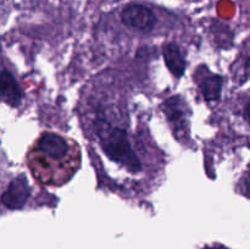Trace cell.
Masks as SVG:
<instances>
[{
    "instance_id": "1",
    "label": "cell",
    "mask_w": 250,
    "mask_h": 249,
    "mask_svg": "<svg viewBox=\"0 0 250 249\" xmlns=\"http://www.w3.org/2000/svg\"><path fill=\"white\" fill-rule=\"evenodd\" d=\"M77 142L56 132H43L27 154L34 180L44 186L60 187L72 180L81 166Z\"/></svg>"
},
{
    "instance_id": "2",
    "label": "cell",
    "mask_w": 250,
    "mask_h": 249,
    "mask_svg": "<svg viewBox=\"0 0 250 249\" xmlns=\"http://www.w3.org/2000/svg\"><path fill=\"white\" fill-rule=\"evenodd\" d=\"M97 133L103 150L111 160L122 164L131 172H138L142 170L141 161L134 154L127 133L124 129L100 121L97 124Z\"/></svg>"
},
{
    "instance_id": "3",
    "label": "cell",
    "mask_w": 250,
    "mask_h": 249,
    "mask_svg": "<svg viewBox=\"0 0 250 249\" xmlns=\"http://www.w3.org/2000/svg\"><path fill=\"white\" fill-rule=\"evenodd\" d=\"M121 21L132 29L149 33L156 24V17L148 6L142 4H129L122 10Z\"/></svg>"
},
{
    "instance_id": "4",
    "label": "cell",
    "mask_w": 250,
    "mask_h": 249,
    "mask_svg": "<svg viewBox=\"0 0 250 249\" xmlns=\"http://www.w3.org/2000/svg\"><path fill=\"white\" fill-rule=\"evenodd\" d=\"M23 175L17 176L10 182L9 187L1 195V202L9 209H20L29 197V187Z\"/></svg>"
},
{
    "instance_id": "5",
    "label": "cell",
    "mask_w": 250,
    "mask_h": 249,
    "mask_svg": "<svg viewBox=\"0 0 250 249\" xmlns=\"http://www.w3.org/2000/svg\"><path fill=\"white\" fill-rule=\"evenodd\" d=\"M0 98L10 106H19L22 100L21 88L11 72L7 70L0 71Z\"/></svg>"
},
{
    "instance_id": "6",
    "label": "cell",
    "mask_w": 250,
    "mask_h": 249,
    "mask_svg": "<svg viewBox=\"0 0 250 249\" xmlns=\"http://www.w3.org/2000/svg\"><path fill=\"white\" fill-rule=\"evenodd\" d=\"M164 59L173 76L181 77L186 70V60L176 43H167L164 46Z\"/></svg>"
},
{
    "instance_id": "7",
    "label": "cell",
    "mask_w": 250,
    "mask_h": 249,
    "mask_svg": "<svg viewBox=\"0 0 250 249\" xmlns=\"http://www.w3.org/2000/svg\"><path fill=\"white\" fill-rule=\"evenodd\" d=\"M163 110L165 111L168 121L175 127V131L183 129V127L187 124V122H186V114L183 111L182 100L178 97H172L167 102H165Z\"/></svg>"
},
{
    "instance_id": "8",
    "label": "cell",
    "mask_w": 250,
    "mask_h": 249,
    "mask_svg": "<svg viewBox=\"0 0 250 249\" xmlns=\"http://www.w3.org/2000/svg\"><path fill=\"white\" fill-rule=\"evenodd\" d=\"M222 82H224V80L219 75H210L208 77H205L199 84L200 90L203 93V97L208 102L219 99L222 90Z\"/></svg>"
},
{
    "instance_id": "9",
    "label": "cell",
    "mask_w": 250,
    "mask_h": 249,
    "mask_svg": "<svg viewBox=\"0 0 250 249\" xmlns=\"http://www.w3.org/2000/svg\"><path fill=\"white\" fill-rule=\"evenodd\" d=\"M244 119L250 124V102L247 104L246 109H244Z\"/></svg>"
},
{
    "instance_id": "10",
    "label": "cell",
    "mask_w": 250,
    "mask_h": 249,
    "mask_svg": "<svg viewBox=\"0 0 250 249\" xmlns=\"http://www.w3.org/2000/svg\"><path fill=\"white\" fill-rule=\"evenodd\" d=\"M244 190H246V194L250 195V175L247 177L246 182H244Z\"/></svg>"
},
{
    "instance_id": "11",
    "label": "cell",
    "mask_w": 250,
    "mask_h": 249,
    "mask_svg": "<svg viewBox=\"0 0 250 249\" xmlns=\"http://www.w3.org/2000/svg\"><path fill=\"white\" fill-rule=\"evenodd\" d=\"M246 73L248 76H250V58L248 59V61H247L246 63Z\"/></svg>"
}]
</instances>
